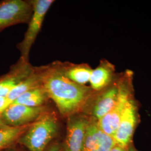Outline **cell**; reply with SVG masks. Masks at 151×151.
Returning a JSON list of instances; mask_svg holds the SVG:
<instances>
[{
  "mask_svg": "<svg viewBox=\"0 0 151 151\" xmlns=\"http://www.w3.org/2000/svg\"><path fill=\"white\" fill-rule=\"evenodd\" d=\"M31 2L33 7L32 15L23 39L16 46L20 53V58L25 62H29L31 48L43 26L45 15L54 1L31 0Z\"/></svg>",
  "mask_w": 151,
  "mask_h": 151,
  "instance_id": "3957f363",
  "label": "cell"
},
{
  "mask_svg": "<svg viewBox=\"0 0 151 151\" xmlns=\"http://www.w3.org/2000/svg\"><path fill=\"white\" fill-rule=\"evenodd\" d=\"M11 104L7 97H0V114Z\"/></svg>",
  "mask_w": 151,
  "mask_h": 151,
  "instance_id": "e0dca14e",
  "label": "cell"
},
{
  "mask_svg": "<svg viewBox=\"0 0 151 151\" xmlns=\"http://www.w3.org/2000/svg\"><path fill=\"white\" fill-rule=\"evenodd\" d=\"M138 120L137 106L132 97L125 105L118 128L113 136L116 145L128 147L132 145V138Z\"/></svg>",
  "mask_w": 151,
  "mask_h": 151,
  "instance_id": "52a82bcc",
  "label": "cell"
},
{
  "mask_svg": "<svg viewBox=\"0 0 151 151\" xmlns=\"http://www.w3.org/2000/svg\"><path fill=\"white\" fill-rule=\"evenodd\" d=\"M48 99V95L42 85L22 93L12 104H20L29 107H39L44 106V104Z\"/></svg>",
  "mask_w": 151,
  "mask_h": 151,
  "instance_id": "9a60e30c",
  "label": "cell"
},
{
  "mask_svg": "<svg viewBox=\"0 0 151 151\" xmlns=\"http://www.w3.org/2000/svg\"><path fill=\"white\" fill-rule=\"evenodd\" d=\"M48 110L45 106L29 107L20 104H11L0 115L7 126L19 127L34 122Z\"/></svg>",
  "mask_w": 151,
  "mask_h": 151,
  "instance_id": "8992f818",
  "label": "cell"
},
{
  "mask_svg": "<svg viewBox=\"0 0 151 151\" xmlns=\"http://www.w3.org/2000/svg\"><path fill=\"white\" fill-rule=\"evenodd\" d=\"M47 65L34 67L30 74L14 88L7 98L12 104L22 93L43 85L44 75Z\"/></svg>",
  "mask_w": 151,
  "mask_h": 151,
  "instance_id": "4fadbf2b",
  "label": "cell"
},
{
  "mask_svg": "<svg viewBox=\"0 0 151 151\" xmlns=\"http://www.w3.org/2000/svg\"><path fill=\"white\" fill-rule=\"evenodd\" d=\"M8 127H10L7 126V125L4 122L3 120L1 118V115H0V129L6 128H8Z\"/></svg>",
  "mask_w": 151,
  "mask_h": 151,
  "instance_id": "ffe728a7",
  "label": "cell"
},
{
  "mask_svg": "<svg viewBox=\"0 0 151 151\" xmlns=\"http://www.w3.org/2000/svg\"><path fill=\"white\" fill-rule=\"evenodd\" d=\"M90 118L81 115H74L68 118L65 151H81Z\"/></svg>",
  "mask_w": 151,
  "mask_h": 151,
  "instance_id": "ba28073f",
  "label": "cell"
},
{
  "mask_svg": "<svg viewBox=\"0 0 151 151\" xmlns=\"http://www.w3.org/2000/svg\"><path fill=\"white\" fill-rule=\"evenodd\" d=\"M19 151V150H17L16 149H15V148H12V147H10V148H7V149H6L5 150H3V151Z\"/></svg>",
  "mask_w": 151,
  "mask_h": 151,
  "instance_id": "44dd1931",
  "label": "cell"
},
{
  "mask_svg": "<svg viewBox=\"0 0 151 151\" xmlns=\"http://www.w3.org/2000/svg\"><path fill=\"white\" fill-rule=\"evenodd\" d=\"M43 86L60 114L68 118L83 110L95 92L91 87L78 85L67 78L60 62L47 65Z\"/></svg>",
  "mask_w": 151,
  "mask_h": 151,
  "instance_id": "6da1fadb",
  "label": "cell"
},
{
  "mask_svg": "<svg viewBox=\"0 0 151 151\" xmlns=\"http://www.w3.org/2000/svg\"><path fill=\"white\" fill-rule=\"evenodd\" d=\"M32 123L19 127H8L0 129V151L14 146Z\"/></svg>",
  "mask_w": 151,
  "mask_h": 151,
  "instance_id": "2e32d148",
  "label": "cell"
},
{
  "mask_svg": "<svg viewBox=\"0 0 151 151\" xmlns=\"http://www.w3.org/2000/svg\"><path fill=\"white\" fill-rule=\"evenodd\" d=\"M119 82H114L100 91L95 92L92 103V118L98 121L113 108L119 95Z\"/></svg>",
  "mask_w": 151,
  "mask_h": 151,
  "instance_id": "9c48e42d",
  "label": "cell"
},
{
  "mask_svg": "<svg viewBox=\"0 0 151 151\" xmlns=\"http://www.w3.org/2000/svg\"><path fill=\"white\" fill-rule=\"evenodd\" d=\"M115 145L113 137L104 133L97 121L90 117L81 151H110Z\"/></svg>",
  "mask_w": 151,
  "mask_h": 151,
  "instance_id": "30bf717a",
  "label": "cell"
},
{
  "mask_svg": "<svg viewBox=\"0 0 151 151\" xmlns=\"http://www.w3.org/2000/svg\"><path fill=\"white\" fill-rule=\"evenodd\" d=\"M129 151H138V150H137L136 149H135V148L133 147V145H130L129 147Z\"/></svg>",
  "mask_w": 151,
  "mask_h": 151,
  "instance_id": "7402d4cb",
  "label": "cell"
},
{
  "mask_svg": "<svg viewBox=\"0 0 151 151\" xmlns=\"http://www.w3.org/2000/svg\"><path fill=\"white\" fill-rule=\"evenodd\" d=\"M115 68L108 60H101L96 68L92 70L89 82L92 90L99 92L110 86L114 82Z\"/></svg>",
  "mask_w": 151,
  "mask_h": 151,
  "instance_id": "7c38bea8",
  "label": "cell"
},
{
  "mask_svg": "<svg viewBox=\"0 0 151 151\" xmlns=\"http://www.w3.org/2000/svg\"><path fill=\"white\" fill-rule=\"evenodd\" d=\"M60 63V66L65 76L76 83L85 85L89 82L92 69L87 64H72Z\"/></svg>",
  "mask_w": 151,
  "mask_h": 151,
  "instance_id": "5bb4252c",
  "label": "cell"
},
{
  "mask_svg": "<svg viewBox=\"0 0 151 151\" xmlns=\"http://www.w3.org/2000/svg\"><path fill=\"white\" fill-rule=\"evenodd\" d=\"M58 120L56 115L47 111L32 123L17 143L29 151H44L58 133Z\"/></svg>",
  "mask_w": 151,
  "mask_h": 151,
  "instance_id": "7a4b0ae2",
  "label": "cell"
},
{
  "mask_svg": "<svg viewBox=\"0 0 151 151\" xmlns=\"http://www.w3.org/2000/svg\"><path fill=\"white\" fill-rule=\"evenodd\" d=\"M46 151H62L61 148L58 144L55 143L52 146H50Z\"/></svg>",
  "mask_w": 151,
  "mask_h": 151,
  "instance_id": "d6986e66",
  "label": "cell"
},
{
  "mask_svg": "<svg viewBox=\"0 0 151 151\" xmlns=\"http://www.w3.org/2000/svg\"><path fill=\"white\" fill-rule=\"evenodd\" d=\"M129 82L120 80L119 95L116 103L107 114L97 121L99 128L108 135L113 137L118 128L125 105L132 97Z\"/></svg>",
  "mask_w": 151,
  "mask_h": 151,
  "instance_id": "5b68a950",
  "label": "cell"
},
{
  "mask_svg": "<svg viewBox=\"0 0 151 151\" xmlns=\"http://www.w3.org/2000/svg\"><path fill=\"white\" fill-rule=\"evenodd\" d=\"M32 12L33 7L31 1H0V32L14 25L28 23Z\"/></svg>",
  "mask_w": 151,
  "mask_h": 151,
  "instance_id": "277c9868",
  "label": "cell"
},
{
  "mask_svg": "<svg viewBox=\"0 0 151 151\" xmlns=\"http://www.w3.org/2000/svg\"><path fill=\"white\" fill-rule=\"evenodd\" d=\"M129 147L130 146L128 147H123L116 145L110 151H129Z\"/></svg>",
  "mask_w": 151,
  "mask_h": 151,
  "instance_id": "ac0fdd59",
  "label": "cell"
},
{
  "mask_svg": "<svg viewBox=\"0 0 151 151\" xmlns=\"http://www.w3.org/2000/svg\"><path fill=\"white\" fill-rule=\"evenodd\" d=\"M34 68L29 62L19 58L6 73L0 76V97H7L14 88L30 74Z\"/></svg>",
  "mask_w": 151,
  "mask_h": 151,
  "instance_id": "8fae6325",
  "label": "cell"
}]
</instances>
